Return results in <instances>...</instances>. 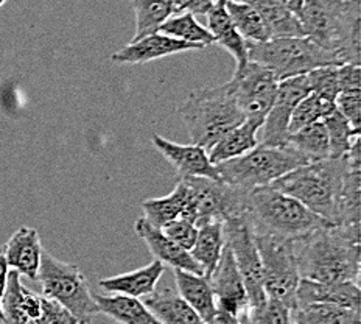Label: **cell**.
Here are the masks:
<instances>
[{
    "label": "cell",
    "mask_w": 361,
    "mask_h": 324,
    "mask_svg": "<svg viewBox=\"0 0 361 324\" xmlns=\"http://www.w3.org/2000/svg\"><path fill=\"white\" fill-rule=\"evenodd\" d=\"M300 280L360 284V226L326 224L293 240Z\"/></svg>",
    "instance_id": "1"
},
{
    "label": "cell",
    "mask_w": 361,
    "mask_h": 324,
    "mask_svg": "<svg viewBox=\"0 0 361 324\" xmlns=\"http://www.w3.org/2000/svg\"><path fill=\"white\" fill-rule=\"evenodd\" d=\"M298 18L305 36L332 54L340 66L360 64V0H304Z\"/></svg>",
    "instance_id": "2"
},
{
    "label": "cell",
    "mask_w": 361,
    "mask_h": 324,
    "mask_svg": "<svg viewBox=\"0 0 361 324\" xmlns=\"http://www.w3.org/2000/svg\"><path fill=\"white\" fill-rule=\"evenodd\" d=\"M348 156L340 160L313 161L276 179L273 187L302 203L313 214L330 224H340V210Z\"/></svg>",
    "instance_id": "3"
},
{
    "label": "cell",
    "mask_w": 361,
    "mask_h": 324,
    "mask_svg": "<svg viewBox=\"0 0 361 324\" xmlns=\"http://www.w3.org/2000/svg\"><path fill=\"white\" fill-rule=\"evenodd\" d=\"M247 218L255 234H268L279 239L295 240L330 224L313 214L302 203L263 186L247 193Z\"/></svg>",
    "instance_id": "4"
},
{
    "label": "cell",
    "mask_w": 361,
    "mask_h": 324,
    "mask_svg": "<svg viewBox=\"0 0 361 324\" xmlns=\"http://www.w3.org/2000/svg\"><path fill=\"white\" fill-rule=\"evenodd\" d=\"M179 114L190 134L192 144L201 145L207 152L226 133L245 120L229 83L195 90L179 108Z\"/></svg>",
    "instance_id": "5"
},
{
    "label": "cell",
    "mask_w": 361,
    "mask_h": 324,
    "mask_svg": "<svg viewBox=\"0 0 361 324\" xmlns=\"http://www.w3.org/2000/svg\"><path fill=\"white\" fill-rule=\"evenodd\" d=\"M310 161L290 145H257L234 160L216 164L215 169L221 181L243 191L271 186L285 173Z\"/></svg>",
    "instance_id": "6"
},
{
    "label": "cell",
    "mask_w": 361,
    "mask_h": 324,
    "mask_svg": "<svg viewBox=\"0 0 361 324\" xmlns=\"http://www.w3.org/2000/svg\"><path fill=\"white\" fill-rule=\"evenodd\" d=\"M250 61L265 66L282 81L305 75L318 67L340 66L338 59L308 36L277 37L263 42L246 41Z\"/></svg>",
    "instance_id": "7"
},
{
    "label": "cell",
    "mask_w": 361,
    "mask_h": 324,
    "mask_svg": "<svg viewBox=\"0 0 361 324\" xmlns=\"http://www.w3.org/2000/svg\"><path fill=\"white\" fill-rule=\"evenodd\" d=\"M36 281L41 284L44 296L61 304L80 324H89L100 313L87 280L73 263L42 251Z\"/></svg>",
    "instance_id": "8"
},
{
    "label": "cell",
    "mask_w": 361,
    "mask_h": 324,
    "mask_svg": "<svg viewBox=\"0 0 361 324\" xmlns=\"http://www.w3.org/2000/svg\"><path fill=\"white\" fill-rule=\"evenodd\" d=\"M254 236L262 260L267 298L277 299L293 311L296 307V292L300 281L293 240L255 232Z\"/></svg>",
    "instance_id": "9"
},
{
    "label": "cell",
    "mask_w": 361,
    "mask_h": 324,
    "mask_svg": "<svg viewBox=\"0 0 361 324\" xmlns=\"http://www.w3.org/2000/svg\"><path fill=\"white\" fill-rule=\"evenodd\" d=\"M4 324H80L56 301L37 295L22 284V276L10 270L2 298Z\"/></svg>",
    "instance_id": "10"
},
{
    "label": "cell",
    "mask_w": 361,
    "mask_h": 324,
    "mask_svg": "<svg viewBox=\"0 0 361 324\" xmlns=\"http://www.w3.org/2000/svg\"><path fill=\"white\" fill-rule=\"evenodd\" d=\"M224 239L229 245L237 267L245 281V287L250 299V308L260 307L267 301V293L263 289V268L260 254L255 244L254 229L247 212L231 220L223 222Z\"/></svg>",
    "instance_id": "11"
},
{
    "label": "cell",
    "mask_w": 361,
    "mask_h": 324,
    "mask_svg": "<svg viewBox=\"0 0 361 324\" xmlns=\"http://www.w3.org/2000/svg\"><path fill=\"white\" fill-rule=\"evenodd\" d=\"M190 187L197 210V226L209 220H231L247 212V191L221 179L206 176L180 178Z\"/></svg>",
    "instance_id": "12"
},
{
    "label": "cell",
    "mask_w": 361,
    "mask_h": 324,
    "mask_svg": "<svg viewBox=\"0 0 361 324\" xmlns=\"http://www.w3.org/2000/svg\"><path fill=\"white\" fill-rule=\"evenodd\" d=\"M228 83L245 119L254 120L262 126L277 92L279 80L276 75L265 66L250 61L243 69L235 71Z\"/></svg>",
    "instance_id": "13"
},
{
    "label": "cell",
    "mask_w": 361,
    "mask_h": 324,
    "mask_svg": "<svg viewBox=\"0 0 361 324\" xmlns=\"http://www.w3.org/2000/svg\"><path fill=\"white\" fill-rule=\"evenodd\" d=\"M310 94L307 75H298L279 81L274 102L271 104L268 114L259 128L257 139L260 145L283 147L288 140V125L293 111L298 103Z\"/></svg>",
    "instance_id": "14"
},
{
    "label": "cell",
    "mask_w": 361,
    "mask_h": 324,
    "mask_svg": "<svg viewBox=\"0 0 361 324\" xmlns=\"http://www.w3.org/2000/svg\"><path fill=\"white\" fill-rule=\"evenodd\" d=\"M209 281L218 307L237 316L250 313V299H247L245 281L228 244H224L220 260L209 276Z\"/></svg>",
    "instance_id": "15"
},
{
    "label": "cell",
    "mask_w": 361,
    "mask_h": 324,
    "mask_svg": "<svg viewBox=\"0 0 361 324\" xmlns=\"http://www.w3.org/2000/svg\"><path fill=\"white\" fill-rule=\"evenodd\" d=\"M202 49L204 47H201L198 44L185 42L161 32H156L140 37V40L131 41L123 49L112 54L111 59L117 64H145L159 58L183 54V52Z\"/></svg>",
    "instance_id": "16"
},
{
    "label": "cell",
    "mask_w": 361,
    "mask_h": 324,
    "mask_svg": "<svg viewBox=\"0 0 361 324\" xmlns=\"http://www.w3.org/2000/svg\"><path fill=\"white\" fill-rule=\"evenodd\" d=\"M152 142L157 152L179 173L180 178L206 176L220 179L215 165L209 160V152L201 145L175 144V142L165 139L159 134H153Z\"/></svg>",
    "instance_id": "17"
},
{
    "label": "cell",
    "mask_w": 361,
    "mask_h": 324,
    "mask_svg": "<svg viewBox=\"0 0 361 324\" xmlns=\"http://www.w3.org/2000/svg\"><path fill=\"white\" fill-rule=\"evenodd\" d=\"M134 231L135 234L144 240L156 260L162 262L164 265L171 267L173 270H184L204 276V271H202L200 263L193 259L190 251L183 250L175 242H171L159 228H154L153 224H149L144 217L135 220Z\"/></svg>",
    "instance_id": "18"
},
{
    "label": "cell",
    "mask_w": 361,
    "mask_h": 324,
    "mask_svg": "<svg viewBox=\"0 0 361 324\" xmlns=\"http://www.w3.org/2000/svg\"><path fill=\"white\" fill-rule=\"evenodd\" d=\"M0 251L4 253L10 270L36 281L44 248L35 228L22 226L16 232H13L8 242L0 248Z\"/></svg>",
    "instance_id": "19"
},
{
    "label": "cell",
    "mask_w": 361,
    "mask_h": 324,
    "mask_svg": "<svg viewBox=\"0 0 361 324\" xmlns=\"http://www.w3.org/2000/svg\"><path fill=\"white\" fill-rule=\"evenodd\" d=\"M360 284L318 282L300 280L296 292V306L307 303H327L360 312Z\"/></svg>",
    "instance_id": "20"
},
{
    "label": "cell",
    "mask_w": 361,
    "mask_h": 324,
    "mask_svg": "<svg viewBox=\"0 0 361 324\" xmlns=\"http://www.w3.org/2000/svg\"><path fill=\"white\" fill-rule=\"evenodd\" d=\"M164 271V263L154 259L148 265L130 271V273L104 277V280H100L99 285L108 293H118V295L133 298H145L156 290V285L162 277Z\"/></svg>",
    "instance_id": "21"
},
{
    "label": "cell",
    "mask_w": 361,
    "mask_h": 324,
    "mask_svg": "<svg viewBox=\"0 0 361 324\" xmlns=\"http://www.w3.org/2000/svg\"><path fill=\"white\" fill-rule=\"evenodd\" d=\"M207 30L215 37V44L221 45L224 50L235 59V71L243 69L250 63L247 58V45L246 40L238 33L235 25L232 24L229 13L226 10L224 4H215L207 14Z\"/></svg>",
    "instance_id": "22"
},
{
    "label": "cell",
    "mask_w": 361,
    "mask_h": 324,
    "mask_svg": "<svg viewBox=\"0 0 361 324\" xmlns=\"http://www.w3.org/2000/svg\"><path fill=\"white\" fill-rule=\"evenodd\" d=\"M175 282L179 296L197 312L202 321H209L216 312L218 304L209 277L190 271L175 270Z\"/></svg>",
    "instance_id": "23"
},
{
    "label": "cell",
    "mask_w": 361,
    "mask_h": 324,
    "mask_svg": "<svg viewBox=\"0 0 361 324\" xmlns=\"http://www.w3.org/2000/svg\"><path fill=\"white\" fill-rule=\"evenodd\" d=\"M100 313L109 316L118 324H162L140 298H133L118 293L94 295Z\"/></svg>",
    "instance_id": "24"
},
{
    "label": "cell",
    "mask_w": 361,
    "mask_h": 324,
    "mask_svg": "<svg viewBox=\"0 0 361 324\" xmlns=\"http://www.w3.org/2000/svg\"><path fill=\"white\" fill-rule=\"evenodd\" d=\"M260 124L254 120L245 119L238 126L232 128L226 133L216 144L209 150V160L214 165L221 164L224 161L234 160L250 152L254 147L259 145L257 133Z\"/></svg>",
    "instance_id": "25"
},
{
    "label": "cell",
    "mask_w": 361,
    "mask_h": 324,
    "mask_svg": "<svg viewBox=\"0 0 361 324\" xmlns=\"http://www.w3.org/2000/svg\"><path fill=\"white\" fill-rule=\"evenodd\" d=\"M142 301L162 324H206L178 292L154 290Z\"/></svg>",
    "instance_id": "26"
},
{
    "label": "cell",
    "mask_w": 361,
    "mask_h": 324,
    "mask_svg": "<svg viewBox=\"0 0 361 324\" xmlns=\"http://www.w3.org/2000/svg\"><path fill=\"white\" fill-rule=\"evenodd\" d=\"M242 2L250 4L260 14L269 40L305 36L302 24H300L296 14L285 8L276 0H242Z\"/></svg>",
    "instance_id": "27"
},
{
    "label": "cell",
    "mask_w": 361,
    "mask_h": 324,
    "mask_svg": "<svg viewBox=\"0 0 361 324\" xmlns=\"http://www.w3.org/2000/svg\"><path fill=\"white\" fill-rule=\"evenodd\" d=\"M189 187L183 179H179L175 189L167 197L162 198H147L142 201V210H144V218L153 224L154 228H162L171 220L183 217L184 210L189 205Z\"/></svg>",
    "instance_id": "28"
},
{
    "label": "cell",
    "mask_w": 361,
    "mask_h": 324,
    "mask_svg": "<svg viewBox=\"0 0 361 324\" xmlns=\"http://www.w3.org/2000/svg\"><path fill=\"white\" fill-rule=\"evenodd\" d=\"M224 244L226 239L221 220H209L198 224L197 240H195L190 254L200 263L206 277L212 275L215 265L220 260Z\"/></svg>",
    "instance_id": "29"
},
{
    "label": "cell",
    "mask_w": 361,
    "mask_h": 324,
    "mask_svg": "<svg viewBox=\"0 0 361 324\" xmlns=\"http://www.w3.org/2000/svg\"><path fill=\"white\" fill-rule=\"evenodd\" d=\"M291 321L296 324H360V312L352 308L327 304L307 303L298 304L291 311Z\"/></svg>",
    "instance_id": "30"
},
{
    "label": "cell",
    "mask_w": 361,
    "mask_h": 324,
    "mask_svg": "<svg viewBox=\"0 0 361 324\" xmlns=\"http://www.w3.org/2000/svg\"><path fill=\"white\" fill-rule=\"evenodd\" d=\"M135 14L134 40L159 32V27L167 20L173 11L171 0H131Z\"/></svg>",
    "instance_id": "31"
},
{
    "label": "cell",
    "mask_w": 361,
    "mask_h": 324,
    "mask_svg": "<svg viewBox=\"0 0 361 324\" xmlns=\"http://www.w3.org/2000/svg\"><path fill=\"white\" fill-rule=\"evenodd\" d=\"M287 145L293 147L308 161H321L329 157V136L322 120L300 128L288 136Z\"/></svg>",
    "instance_id": "32"
},
{
    "label": "cell",
    "mask_w": 361,
    "mask_h": 324,
    "mask_svg": "<svg viewBox=\"0 0 361 324\" xmlns=\"http://www.w3.org/2000/svg\"><path fill=\"white\" fill-rule=\"evenodd\" d=\"M159 32L180 41L198 44L204 49L215 44L214 35L209 32L207 27L201 25L192 13L171 14L159 27Z\"/></svg>",
    "instance_id": "33"
},
{
    "label": "cell",
    "mask_w": 361,
    "mask_h": 324,
    "mask_svg": "<svg viewBox=\"0 0 361 324\" xmlns=\"http://www.w3.org/2000/svg\"><path fill=\"white\" fill-rule=\"evenodd\" d=\"M322 122L329 136V157L340 160L348 156L352 147L360 142V130H355L338 109L330 112Z\"/></svg>",
    "instance_id": "34"
},
{
    "label": "cell",
    "mask_w": 361,
    "mask_h": 324,
    "mask_svg": "<svg viewBox=\"0 0 361 324\" xmlns=\"http://www.w3.org/2000/svg\"><path fill=\"white\" fill-rule=\"evenodd\" d=\"M224 6L229 13L232 24L235 25L238 33L246 41L263 42L269 40L267 27L263 24L260 14L250 4L242 2V0H231V2L224 4Z\"/></svg>",
    "instance_id": "35"
},
{
    "label": "cell",
    "mask_w": 361,
    "mask_h": 324,
    "mask_svg": "<svg viewBox=\"0 0 361 324\" xmlns=\"http://www.w3.org/2000/svg\"><path fill=\"white\" fill-rule=\"evenodd\" d=\"M336 109L335 102H329L326 99H321V97L314 94H307L302 100L298 103L290 119L288 125V133L293 134L299 131L300 128L307 125H312L314 122H319V120H324L330 112Z\"/></svg>",
    "instance_id": "36"
},
{
    "label": "cell",
    "mask_w": 361,
    "mask_h": 324,
    "mask_svg": "<svg viewBox=\"0 0 361 324\" xmlns=\"http://www.w3.org/2000/svg\"><path fill=\"white\" fill-rule=\"evenodd\" d=\"M310 86V92L326 99L329 102H335L336 95L340 94V83H338V66H324L318 67L312 72L305 73Z\"/></svg>",
    "instance_id": "37"
},
{
    "label": "cell",
    "mask_w": 361,
    "mask_h": 324,
    "mask_svg": "<svg viewBox=\"0 0 361 324\" xmlns=\"http://www.w3.org/2000/svg\"><path fill=\"white\" fill-rule=\"evenodd\" d=\"M247 324H291V311L277 299L267 298L260 307L250 308Z\"/></svg>",
    "instance_id": "38"
},
{
    "label": "cell",
    "mask_w": 361,
    "mask_h": 324,
    "mask_svg": "<svg viewBox=\"0 0 361 324\" xmlns=\"http://www.w3.org/2000/svg\"><path fill=\"white\" fill-rule=\"evenodd\" d=\"M165 236H167L171 242H175L178 246L183 248V250L190 251L192 246L197 240L198 234V226L190 220H185V218H176V220H171L167 224H164L159 228Z\"/></svg>",
    "instance_id": "39"
},
{
    "label": "cell",
    "mask_w": 361,
    "mask_h": 324,
    "mask_svg": "<svg viewBox=\"0 0 361 324\" xmlns=\"http://www.w3.org/2000/svg\"><path fill=\"white\" fill-rule=\"evenodd\" d=\"M336 109L349 120L350 125L360 130L361 125V89L340 90L336 95Z\"/></svg>",
    "instance_id": "40"
},
{
    "label": "cell",
    "mask_w": 361,
    "mask_h": 324,
    "mask_svg": "<svg viewBox=\"0 0 361 324\" xmlns=\"http://www.w3.org/2000/svg\"><path fill=\"white\" fill-rule=\"evenodd\" d=\"M171 4L175 14L192 13L193 16H198V14L206 16L216 2L215 0H171Z\"/></svg>",
    "instance_id": "41"
},
{
    "label": "cell",
    "mask_w": 361,
    "mask_h": 324,
    "mask_svg": "<svg viewBox=\"0 0 361 324\" xmlns=\"http://www.w3.org/2000/svg\"><path fill=\"white\" fill-rule=\"evenodd\" d=\"M338 83H340V90L361 89L360 64L338 66Z\"/></svg>",
    "instance_id": "42"
},
{
    "label": "cell",
    "mask_w": 361,
    "mask_h": 324,
    "mask_svg": "<svg viewBox=\"0 0 361 324\" xmlns=\"http://www.w3.org/2000/svg\"><path fill=\"white\" fill-rule=\"evenodd\" d=\"M247 320H250V313L237 316L226 312L221 307H218L212 318L206 321V324H247Z\"/></svg>",
    "instance_id": "43"
},
{
    "label": "cell",
    "mask_w": 361,
    "mask_h": 324,
    "mask_svg": "<svg viewBox=\"0 0 361 324\" xmlns=\"http://www.w3.org/2000/svg\"><path fill=\"white\" fill-rule=\"evenodd\" d=\"M8 273H10V267L6 263V259L4 253L0 251V323L4 321V313H2V298L6 289V281H8Z\"/></svg>",
    "instance_id": "44"
},
{
    "label": "cell",
    "mask_w": 361,
    "mask_h": 324,
    "mask_svg": "<svg viewBox=\"0 0 361 324\" xmlns=\"http://www.w3.org/2000/svg\"><path fill=\"white\" fill-rule=\"evenodd\" d=\"M276 2H279L282 6H285V8L290 10L291 13H295L296 16L304 5V0H276Z\"/></svg>",
    "instance_id": "45"
},
{
    "label": "cell",
    "mask_w": 361,
    "mask_h": 324,
    "mask_svg": "<svg viewBox=\"0 0 361 324\" xmlns=\"http://www.w3.org/2000/svg\"><path fill=\"white\" fill-rule=\"evenodd\" d=\"M215 2H218V4H228V2H231V0H215Z\"/></svg>",
    "instance_id": "46"
},
{
    "label": "cell",
    "mask_w": 361,
    "mask_h": 324,
    "mask_svg": "<svg viewBox=\"0 0 361 324\" xmlns=\"http://www.w3.org/2000/svg\"><path fill=\"white\" fill-rule=\"evenodd\" d=\"M6 4V0H0V6H4Z\"/></svg>",
    "instance_id": "47"
}]
</instances>
